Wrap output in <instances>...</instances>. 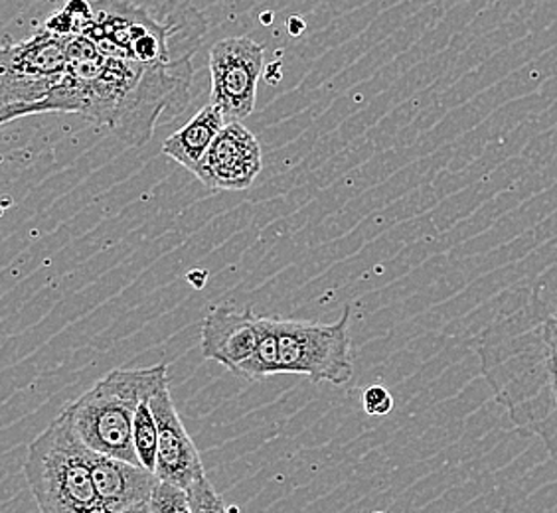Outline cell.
Segmentation results:
<instances>
[{
	"label": "cell",
	"mask_w": 557,
	"mask_h": 513,
	"mask_svg": "<svg viewBox=\"0 0 557 513\" xmlns=\"http://www.w3.org/2000/svg\"><path fill=\"white\" fill-rule=\"evenodd\" d=\"M194 67L190 58L171 64H140L103 54L89 36L67 40L64 74L28 109L40 113H77L113 130L129 147L152 137L159 118L188 108Z\"/></svg>",
	"instance_id": "obj_1"
},
{
	"label": "cell",
	"mask_w": 557,
	"mask_h": 513,
	"mask_svg": "<svg viewBox=\"0 0 557 513\" xmlns=\"http://www.w3.org/2000/svg\"><path fill=\"white\" fill-rule=\"evenodd\" d=\"M481 370L516 425L557 454V306L536 292L498 312L481 342Z\"/></svg>",
	"instance_id": "obj_2"
},
{
	"label": "cell",
	"mask_w": 557,
	"mask_h": 513,
	"mask_svg": "<svg viewBox=\"0 0 557 513\" xmlns=\"http://www.w3.org/2000/svg\"><path fill=\"white\" fill-rule=\"evenodd\" d=\"M24 476L42 513H103L91 476V449L65 409L30 442Z\"/></svg>",
	"instance_id": "obj_3"
},
{
	"label": "cell",
	"mask_w": 557,
	"mask_h": 513,
	"mask_svg": "<svg viewBox=\"0 0 557 513\" xmlns=\"http://www.w3.org/2000/svg\"><path fill=\"white\" fill-rule=\"evenodd\" d=\"M166 377V364L109 372L65 406L75 433L96 452L139 464L133 447V417L140 401L152 396Z\"/></svg>",
	"instance_id": "obj_4"
},
{
	"label": "cell",
	"mask_w": 557,
	"mask_h": 513,
	"mask_svg": "<svg viewBox=\"0 0 557 513\" xmlns=\"http://www.w3.org/2000/svg\"><path fill=\"white\" fill-rule=\"evenodd\" d=\"M67 40L42 26L21 42H0V127L26 117L64 74Z\"/></svg>",
	"instance_id": "obj_5"
},
{
	"label": "cell",
	"mask_w": 557,
	"mask_h": 513,
	"mask_svg": "<svg viewBox=\"0 0 557 513\" xmlns=\"http://www.w3.org/2000/svg\"><path fill=\"white\" fill-rule=\"evenodd\" d=\"M350 318V306L334 324L277 318L278 374L307 375L312 384H348L354 375Z\"/></svg>",
	"instance_id": "obj_6"
},
{
	"label": "cell",
	"mask_w": 557,
	"mask_h": 513,
	"mask_svg": "<svg viewBox=\"0 0 557 513\" xmlns=\"http://www.w3.org/2000/svg\"><path fill=\"white\" fill-rule=\"evenodd\" d=\"M94 22L86 36L103 54L140 64H171L183 60L174 54L172 38L178 26L152 18L133 0H91Z\"/></svg>",
	"instance_id": "obj_7"
},
{
	"label": "cell",
	"mask_w": 557,
	"mask_h": 513,
	"mask_svg": "<svg viewBox=\"0 0 557 513\" xmlns=\"http://www.w3.org/2000/svg\"><path fill=\"white\" fill-rule=\"evenodd\" d=\"M263 54L265 46L247 36L214 43L210 52V103L222 111L225 123L244 121L253 113Z\"/></svg>",
	"instance_id": "obj_8"
},
{
	"label": "cell",
	"mask_w": 557,
	"mask_h": 513,
	"mask_svg": "<svg viewBox=\"0 0 557 513\" xmlns=\"http://www.w3.org/2000/svg\"><path fill=\"white\" fill-rule=\"evenodd\" d=\"M150 409L159 427V447H157V466L154 474L161 480L181 486L184 492L208 481L200 452L184 427L171 396L169 377L162 379L154 393L150 396Z\"/></svg>",
	"instance_id": "obj_9"
},
{
	"label": "cell",
	"mask_w": 557,
	"mask_h": 513,
	"mask_svg": "<svg viewBox=\"0 0 557 513\" xmlns=\"http://www.w3.org/2000/svg\"><path fill=\"white\" fill-rule=\"evenodd\" d=\"M263 152L256 135L242 121L225 123L215 135L194 176L210 190H246L258 178Z\"/></svg>",
	"instance_id": "obj_10"
},
{
	"label": "cell",
	"mask_w": 557,
	"mask_h": 513,
	"mask_svg": "<svg viewBox=\"0 0 557 513\" xmlns=\"http://www.w3.org/2000/svg\"><path fill=\"white\" fill-rule=\"evenodd\" d=\"M91 476L103 513H147L159 481L145 466L91 450Z\"/></svg>",
	"instance_id": "obj_11"
},
{
	"label": "cell",
	"mask_w": 557,
	"mask_h": 513,
	"mask_svg": "<svg viewBox=\"0 0 557 513\" xmlns=\"http://www.w3.org/2000/svg\"><path fill=\"white\" fill-rule=\"evenodd\" d=\"M259 336L261 316H256L251 309L234 311L227 306H214L202 321V355L236 374L237 367L256 350Z\"/></svg>",
	"instance_id": "obj_12"
},
{
	"label": "cell",
	"mask_w": 557,
	"mask_h": 513,
	"mask_svg": "<svg viewBox=\"0 0 557 513\" xmlns=\"http://www.w3.org/2000/svg\"><path fill=\"white\" fill-rule=\"evenodd\" d=\"M224 125L222 111L210 103L162 142V152L186 171L194 172Z\"/></svg>",
	"instance_id": "obj_13"
},
{
	"label": "cell",
	"mask_w": 557,
	"mask_h": 513,
	"mask_svg": "<svg viewBox=\"0 0 557 513\" xmlns=\"http://www.w3.org/2000/svg\"><path fill=\"white\" fill-rule=\"evenodd\" d=\"M277 318H261V336L253 353L236 370V375L249 381H261L278 374Z\"/></svg>",
	"instance_id": "obj_14"
},
{
	"label": "cell",
	"mask_w": 557,
	"mask_h": 513,
	"mask_svg": "<svg viewBox=\"0 0 557 513\" xmlns=\"http://www.w3.org/2000/svg\"><path fill=\"white\" fill-rule=\"evenodd\" d=\"M133 447L140 466L154 472L157 466V447H159V427L150 409V396L140 401L133 417Z\"/></svg>",
	"instance_id": "obj_15"
},
{
	"label": "cell",
	"mask_w": 557,
	"mask_h": 513,
	"mask_svg": "<svg viewBox=\"0 0 557 513\" xmlns=\"http://www.w3.org/2000/svg\"><path fill=\"white\" fill-rule=\"evenodd\" d=\"M91 22H94L91 0H67L64 9L52 14L42 26L58 36L74 38V36L87 34Z\"/></svg>",
	"instance_id": "obj_16"
},
{
	"label": "cell",
	"mask_w": 557,
	"mask_h": 513,
	"mask_svg": "<svg viewBox=\"0 0 557 513\" xmlns=\"http://www.w3.org/2000/svg\"><path fill=\"white\" fill-rule=\"evenodd\" d=\"M190 513V503L188 496L181 486L171 484V481H157L152 496H150L149 510L147 513Z\"/></svg>",
	"instance_id": "obj_17"
},
{
	"label": "cell",
	"mask_w": 557,
	"mask_h": 513,
	"mask_svg": "<svg viewBox=\"0 0 557 513\" xmlns=\"http://www.w3.org/2000/svg\"><path fill=\"white\" fill-rule=\"evenodd\" d=\"M186 496H188V503H190V513L227 512V505L220 498V493L212 488L210 481L194 488L193 492H188Z\"/></svg>",
	"instance_id": "obj_18"
},
{
	"label": "cell",
	"mask_w": 557,
	"mask_h": 513,
	"mask_svg": "<svg viewBox=\"0 0 557 513\" xmlns=\"http://www.w3.org/2000/svg\"><path fill=\"white\" fill-rule=\"evenodd\" d=\"M362 401L366 413L372 417H386L394 409V396L389 393L386 385H368Z\"/></svg>",
	"instance_id": "obj_19"
},
{
	"label": "cell",
	"mask_w": 557,
	"mask_h": 513,
	"mask_svg": "<svg viewBox=\"0 0 557 513\" xmlns=\"http://www.w3.org/2000/svg\"><path fill=\"white\" fill-rule=\"evenodd\" d=\"M186 278H188V283H193L196 289H202L206 285V280H208V273H206V271H190V273L186 275Z\"/></svg>",
	"instance_id": "obj_20"
}]
</instances>
